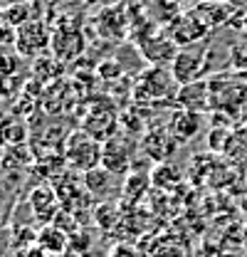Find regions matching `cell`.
Wrapping results in <instances>:
<instances>
[{
	"label": "cell",
	"instance_id": "1",
	"mask_svg": "<svg viewBox=\"0 0 247 257\" xmlns=\"http://www.w3.org/2000/svg\"><path fill=\"white\" fill-rule=\"evenodd\" d=\"M101 141H96L94 136H89L84 128H77L72 134H67V141H64V161L72 171L77 173H89L94 168L101 166Z\"/></svg>",
	"mask_w": 247,
	"mask_h": 257
},
{
	"label": "cell",
	"instance_id": "2",
	"mask_svg": "<svg viewBox=\"0 0 247 257\" xmlns=\"http://www.w3.org/2000/svg\"><path fill=\"white\" fill-rule=\"evenodd\" d=\"M141 144L126 131V134H114L109 141H104L101 146V166L111 173V176H126L134 168V156L136 149Z\"/></svg>",
	"mask_w": 247,
	"mask_h": 257
},
{
	"label": "cell",
	"instance_id": "3",
	"mask_svg": "<svg viewBox=\"0 0 247 257\" xmlns=\"http://www.w3.org/2000/svg\"><path fill=\"white\" fill-rule=\"evenodd\" d=\"M173 84H176V77H173L171 69L149 67V69L136 79V84H134V96H136V101L156 104V101L166 99L168 94H173Z\"/></svg>",
	"mask_w": 247,
	"mask_h": 257
},
{
	"label": "cell",
	"instance_id": "4",
	"mask_svg": "<svg viewBox=\"0 0 247 257\" xmlns=\"http://www.w3.org/2000/svg\"><path fill=\"white\" fill-rule=\"evenodd\" d=\"M139 144H141V151L154 161L156 166L158 163H168V161L173 159V154L178 151V146H181L173 139V134L168 131V126H163V124L149 126L141 134V141Z\"/></svg>",
	"mask_w": 247,
	"mask_h": 257
},
{
	"label": "cell",
	"instance_id": "5",
	"mask_svg": "<svg viewBox=\"0 0 247 257\" xmlns=\"http://www.w3.org/2000/svg\"><path fill=\"white\" fill-rule=\"evenodd\" d=\"M205 52L203 50H181L173 62H171V72L176 77V82L183 84H193V82H203L205 72H208V62H205Z\"/></svg>",
	"mask_w": 247,
	"mask_h": 257
},
{
	"label": "cell",
	"instance_id": "6",
	"mask_svg": "<svg viewBox=\"0 0 247 257\" xmlns=\"http://www.w3.org/2000/svg\"><path fill=\"white\" fill-rule=\"evenodd\" d=\"M50 45H52V37H50V30H47V25L42 20H30L23 28H18V37H15L18 55L40 57Z\"/></svg>",
	"mask_w": 247,
	"mask_h": 257
},
{
	"label": "cell",
	"instance_id": "7",
	"mask_svg": "<svg viewBox=\"0 0 247 257\" xmlns=\"http://www.w3.org/2000/svg\"><path fill=\"white\" fill-rule=\"evenodd\" d=\"M84 131L94 136L96 141H109L114 134H119V114H116V109L114 106H109V104H99V106H94L92 116L84 121Z\"/></svg>",
	"mask_w": 247,
	"mask_h": 257
},
{
	"label": "cell",
	"instance_id": "8",
	"mask_svg": "<svg viewBox=\"0 0 247 257\" xmlns=\"http://www.w3.org/2000/svg\"><path fill=\"white\" fill-rule=\"evenodd\" d=\"M168 131L173 134V139L178 144H188L193 139H198V134L203 131V119L198 111H188V109H176L168 119Z\"/></svg>",
	"mask_w": 247,
	"mask_h": 257
},
{
	"label": "cell",
	"instance_id": "9",
	"mask_svg": "<svg viewBox=\"0 0 247 257\" xmlns=\"http://www.w3.org/2000/svg\"><path fill=\"white\" fill-rule=\"evenodd\" d=\"M35 245H37L40 252H45L47 257H62L69 250V232H64L60 225H45L37 232Z\"/></svg>",
	"mask_w": 247,
	"mask_h": 257
},
{
	"label": "cell",
	"instance_id": "10",
	"mask_svg": "<svg viewBox=\"0 0 247 257\" xmlns=\"http://www.w3.org/2000/svg\"><path fill=\"white\" fill-rule=\"evenodd\" d=\"M210 87L205 82H193V84H183L178 92H176V99H178V106L181 109H188V111H198L203 114V109L210 106Z\"/></svg>",
	"mask_w": 247,
	"mask_h": 257
},
{
	"label": "cell",
	"instance_id": "11",
	"mask_svg": "<svg viewBox=\"0 0 247 257\" xmlns=\"http://www.w3.org/2000/svg\"><path fill=\"white\" fill-rule=\"evenodd\" d=\"M30 208L32 215L40 220H55V215L60 213V198L57 191L47 188V186H37L30 193Z\"/></svg>",
	"mask_w": 247,
	"mask_h": 257
},
{
	"label": "cell",
	"instance_id": "12",
	"mask_svg": "<svg viewBox=\"0 0 247 257\" xmlns=\"http://www.w3.org/2000/svg\"><path fill=\"white\" fill-rule=\"evenodd\" d=\"M210 30L205 25V20H198V15H188L183 20H178V25L173 28V42L176 45H190V42H198L205 32Z\"/></svg>",
	"mask_w": 247,
	"mask_h": 257
},
{
	"label": "cell",
	"instance_id": "13",
	"mask_svg": "<svg viewBox=\"0 0 247 257\" xmlns=\"http://www.w3.org/2000/svg\"><path fill=\"white\" fill-rule=\"evenodd\" d=\"M183 181V171L176 166V163H158L151 173V183L156 188H176L178 183Z\"/></svg>",
	"mask_w": 247,
	"mask_h": 257
},
{
	"label": "cell",
	"instance_id": "14",
	"mask_svg": "<svg viewBox=\"0 0 247 257\" xmlns=\"http://www.w3.org/2000/svg\"><path fill=\"white\" fill-rule=\"evenodd\" d=\"M82 183H84L87 193H92V195H104V193L109 191V186H111V173H109L104 166H99V168H94V171H89V173L82 176Z\"/></svg>",
	"mask_w": 247,
	"mask_h": 257
},
{
	"label": "cell",
	"instance_id": "15",
	"mask_svg": "<svg viewBox=\"0 0 247 257\" xmlns=\"http://www.w3.org/2000/svg\"><path fill=\"white\" fill-rule=\"evenodd\" d=\"M121 210L116 208V205H111V203H101V205H96V210H94V223L99 225V230H104V232H111L114 230V225L121 220Z\"/></svg>",
	"mask_w": 247,
	"mask_h": 257
},
{
	"label": "cell",
	"instance_id": "16",
	"mask_svg": "<svg viewBox=\"0 0 247 257\" xmlns=\"http://www.w3.org/2000/svg\"><path fill=\"white\" fill-rule=\"evenodd\" d=\"M149 186H151V176H146V173H141V171H136V173H131V176H126V181H124V198L129 195V198H139V195H144V193L149 191Z\"/></svg>",
	"mask_w": 247,
	"mask_h": 257
},
{
	"label": "cell",
	"instance_id": "17",
	"mask_svg": "<svg viewBox=\"0 0 247 257\" xmlns=\"http://www.w3.org/2000/svg\"><path fill=\"white\" fill-rule=\"evenodd\" d=\"M25 23H30V5L28 3H8V18L5 25L10 28H23Z\"/></svg>",
	"mask_w": 247,
	"mask_h": 257
},
{
	"label": "cell",
	"instance_id": "18",
	"mask_svg": "<svg viewBox=\"0 0 247 257\" xmlns=\"http://www.w3.org/2000/svg\"><path fill=\"white\" fill-rule=\"evenodd\" d=\"M106 257H151V252L141 250V247L134 245V242H114V245L109 247Z\"/></svg>",
	"mask_w": 247,
	"mask_h": 257
},
{
	"label": "cell",
	"instance_id": "19",
	"mask_svg": "<svg viewBox=\"0 0 247 257\" xmlns=\"http://www.w3.org/2000/svg\"><path fill=\"white\" fill-rule=\"evenodd\" d=\"M151 257H188V250L178 242H166V245H158Z\"/></svg>",
	"mask_w": 247,
	"mask_h": 257
},
{
	"label": "cell",
	"instance_id": "20",
	"mask_svg": "<svg viewBox=\"0 0 247 257\" xmlns=\"http://www.w3.org/2000/svg\"><path fill=\"white\" fill-rule=\"evenodd\" d=\"M18 55H8V52H0V74H13L18 72Z\"/></svg>",
	"mask_w": 247,
	"mask_h": 257
},
{
	"label": "cell",
	"instance_id": "21",
	"mask_svg": "<svg viewBox=\"0 0 247 257\" xmlns=\"http://www.w3.org/2000/svg\"><path fill=\"white\" fill-rule=\"evenodd\" d=\"M0 181H3V166H0Z\"/></svg>",
	"mask_w": 247,
	"mask_h": 257
}]
</instances>
